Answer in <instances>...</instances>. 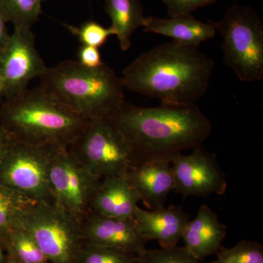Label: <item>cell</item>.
<instances>
[{
    "instance_id": "1",
    "label": "cell",
    "mask_w": 263,
    "mask_h": 263,
    "mask_svg": "<svg viewBox=\"0 0 263 263\" xmlns=\"http://www.w3.org/2000/svg\"><path fill=\"white\" fill-rule=\"evenodd\" d=\"M214 66L199 46L171 41L142 53L121 78L124 88L162 105L188 106L206 93Z\"/></svg>"
},
{
    "instance_id": "2",
    "label": "cell",
    "mask_w": 263,
    "mask_h": 263,
    "mask_svg": "<svg viewBox=\"0 0 263 263\" xmlns=\"http://www.w3.org/2000/svg\"><path fill=\"white\" fill-rule=\"evenodd\" d=\"M108 119L127 142L136 164L171 161L183 151L202 146L212 131V122L196 104L146 108L124 101Z\"/></svg>"
},
{
    "instance_id": "3",
    "label": "cell",
    "mask_w": 263,
    "mask_h": 263,
    "mask_svg": "<svg viewBox=\"0 0 263 263\" xmlns=\"http://www.w3.org/2000/svg\"><path fill=\"white\" fill-rule=\"evenodd\" d=\"M1 127L13 141L67 148L88 121L41 86L8 99L0 110Z\"/></svg>"
},
{
    "instance_id": "4",
    "label": "cell",
    "mask_w": 263,
    "mask_h": 263,
    "mask_svg": "<svg viewBox=\"0 0 263 263\" xmlns=\"http://www.w3.org/2000/svg\"><path fill=\"white\" fill-rule=\"evenodd\" d=\"M40 79L41 88L87 121L110 117L125 101L122 78L105 62L89 68L67 60L47 67Z\"/></svg>"
},
{
    "instance_id": "5",
    "label": "cell",
    "mask_w": 263,
    "mask_h": 263,
    "mask_svg": "<svg viewBox=\"0 0 263 263\" xmlns=\"http://www.w3.org/2000/svg\"><path fill=\"white\" fill-rule=\"evenodd\" d=\"M222 37L224 65L243 82L263 80V23L249 5L235 4L224 18L211 22Z\"/></svg>"
},
{
    "instance_id": "6",
    "label": "cell",
    "mask_w": 263,
    "mask_h": 263,
    "mask_svg": "<svg viewBox=\"0 0 263 263\" xmlns=\"http://www.w3.org/2000/svg\"><path fill=\"white\" fill-rule=\"evenodd\" d=\"M67 148L100 179L126 177L136 164L130 147L108 118L88 121Z\"/></svg>"
},
{
    "instance_id": "7",
    "label": "cell",
    "mask_w": 263,
    "mask_h": 263,
    "mask_svg": "<svg viewBox=\"0 0 263 263\" xmlns=\"http://www.w3.org/2000/svg\"><path fill=\"white\" fill-rule=\"evenodd\" d=\"M50 263H76L83 243L81 222L53 202H35L22 219Z\"/></svg>"
},
{
    "instance_id": "8",
    "label": "cell",
    "mask_w": 263,
    "mask_h": 263,
    "mask_svg": "<svg viewBox=\"0 0 263 263\" xmlns=\"http://www.w3.org/2000/svg\"><path fill=\"white\" fill-rule=\"evenodd\" d=\"M58 146L12 142L0 164V182L34 202H53L50 190V164Z\"/></svg>"
},
{
    "instance_id": "9",
    "label": "cell",
    "mask_w": 263,
    "mask_h": 263,
    "mask_svg": "<svg viewBox=\"0 0 263 263\" xmlns=\"http://www.w3.org/2000/svg\"><path fill=\"white\" fill-rule=\"evenodd\" d=\"M52 200L79 221L89 212L90 203L100 180L91 174L65 147H59L50 164Z\"/></svg>"
},
{
    "instance_id": "10",
    "label": "cell",
    "mask_w": 263,
    "mask_h": 263,
    "mask_svg": "<svg viewBox=\"0 0 263 263\" xmlns=\"http://www.w3.org/2000/svg\"><path fill=\"white\" fill-rule=\"evenodd\" d=\"M34 41L32 29H14L0 53L2 96L6 100L24 92L29 83L41 78L47 69Z\"/></svg>"
},
{
    "instance_id": "11",
    "label": "cell",
    "mask_w": 263,
    "mask_h": 263,
    "mask_svg": "<svg viewBox=\"0 0 263 263\" xmlns=\"http://www.w3.org/2000/svg\"><path fill=\"white\" fill-rule=\"evenodd\" d=\"M190 155L177 154L171 160L174 179V191L183 197L221 195L227 190L226 174L214 154L202 146L192 150Z\"/></svg>"
},
{
    "instance_id": "12",
    "label": "cell",
    "mask_w": 263,
    "mask_h": 263,
    "mask_svg": "<svg viewBox=\"0 0 263 263\" xmlns=\"http://www.w3.org/2000/svg\"><path fill=\"white\" fill-rule=\"evenodd\" d=\"M86 243L110 247L139 255L148 240L142 236L135 219L108 217L89 211L81 221Z\"/></svg>"
},
{
    "instance_id": "13",
    "label": "cell",
    "mask_w": 263,
    "mask_h": 263,
    "mask_svg": "<svg viewBox=\"0 0 263 263\" xmlns=\"http://www.w3.org/2000/svg\"><path fill=\"white\" fill-rule=\"evenodd\" d=\"M151 211L164 206L166 198L174 190L171 161L154 160L135 164L126 176Z\"/></svg>"
},
{
    "instance_id": "14",
    "label": "cell",
    "mask_w": 263,
    "mask_h": 263,
    "mask_svg": "<svg viewBox=\"0 0 263 263\" xmlns=\"http://www.w3.org/2000/svg\"><path fill=\"white\" fill-rule=\"evenodd\" d=\"M138 230L147 240H156L162 248L177 246L182 239L190 216L182 207L171 205L153 211L137 208L134 216Z\"/></svg>"
},
{
    "instance_id": "15",
    "label": "cell",
    "mask_w": 263,
    "mask_h": 263,
    "mask_svg": "<svg viewBox=\"0 0 263 263\" xmlns=\"http://www.w3.org/2000/svg\"><path fill=\"white\" fill-rule=\"evenodd\" d=\"M140 200L127 178H105L100 180L95 190L89 211L117 219H134Z\"/></svg>"
},
{
    "instance_id": "16",
    "label": "cell",
    "mask_w": 263,
    "mask_h": 263,
    "mask_svg": "<svg viewBox=\"0 0 263 263\" xmlns=\"http://www.w3.org/2000/svg\"><path fill=\"white\" fill-rule=\"evenodd\" d=\"M227 228L217 214L207 205H202L196 217L189 221L182 236L185 248L199 261L216 254L226 238Z\"/></svg>"
},
{
    "instance_id": "17",
    "label": "cell",
    "mask_w": 263,
    "mask_h": 263,
    "mask_svg": "<svg viewBox=\"0 0 263 263\" xmlns=\"http://www.w3.org/2000/svg\"><path fill=\"white\" fill-rule=\"evenodd\" d=\"M143 27L144 32L161 34L172 38L175 42L193 46H200L216 34L212 22L203 23L191 14L176 15L167 18L146 17Z\"/></svg>"
},
{
    "instance_id": "18",
    "label": "cell",
    "mask_w": 263,
    "mask_h": 263,
    "mask_svg": "<svg viewBox=\"0 0 263 263\" xmlns=\"http://www.w3.org/2000/svg\"><path fill=\"white\" fill-rule=\"evenodd\" d=\"M105 10L111 19V26L122 51L131 47L132 36L143 27L146 16L141 0H105Z\"/></svg>"
},
{
    "instance_id": "19",
    "label": "cell",
    "mask_w": 263,
    "mask_h": 263,
    "mask_svg": "<svg viewBox=\"0 0 263 263\" xmlns=\"http://www.w3.org/2000/svg\"><path fill=\"white\" fill-rule=\"evenodd\" d=\"M34 202L0 182V233L5 236L12 230L22 228L24 215Z\"/></svg>"
},
{
    "instance_id": "20",
    "label": "cell",
    "mask_w": 263,
    "mask_h": 263,
    "mask_svg": "<svg viewBox=\"0 0 263 263\" xmlns=\"http://www.w3.org/2000/svg\"><path fill=\"white\" fill-rule=\"evenodd\" d=\"M8 255L21 263H50L32 235L23 227L5 235Z\"/></svg>"
},
{
    "instance_id": "21",
    "label": "cell",
    "mask_w": 263,
    "mask_h": 263,
    "mask_svg": "<svg viewBox=\"0 0 263 263\" xmlns=\"http://www.w3.org/2000/svg\"><path fill=\"white\" fill-rule=\"evenodd\" d=\"M44 0H0L3 10L8 23L14 29H32L42 14Z\"/></svg>"
},
{
    "instance_id": "22",
    "label": "cell",
    "mask_w": 263,
    "mask_h": 263,
    "mask_svg": "<svg viewBox=\"0 0 263 263\" xmlns=\"http://www.w3.org/2000/svg\"><path fill=\"white\" fill-rule=\"evenodd\" d=\"M137 259L136 254L84 241L76 263H137Z\"/></svg>"
},
{
    "instance_id": "23",
    "label": "cell",
    "mask_w": 263,
    "mask_h": 263,
    "mask_svg": "<svg viewBox=\"0 0 263 263\" xmlns=\"http://www.w3.org/2000/svg\"><path fill=\"white\" fill-rule=\"evenodd\" d=\"M216 259L207 263H263V247L253 240H243L232 248H221Z\"/></svg>"
},
{
    "instance_id": "24",
    "label": "cell",
    "mask_w": 263,
    "mask_h": 263,
    "mask_svg": "<svg viewBox=\"0 0 263 263\" xmlns=\"http://www.w3.org/2000/svg\"><path fill=\"white\" fill-rule=\"evenodd\" d=\"M63 25L84 46L99 48L105 44L110 36L116 35L111 27H103L94 21L84 22L78 27L66 24Z\"/></svg>"
},
{
    "instance_id": "25",
    "label": "cell",
    "mask_w": 263,
    "mask_h": 263,
    "mask_svg": "<svg viewBox=\"0 0 263 263\" xmlns=\"http://www.w3.org/2000/svg\"><path fill=\"white\" fill-rule=\"evenodd\" d=\"M137 263H203L197 260L183 247L161 249H145L138 255Z\"/></svg>"
},
{
    "instance_id": "26",
    "label": "cell",
    "mask_w": 263,
    "mask_h": 263,
    "mask_svg": "<svg viewBox=\"0 0 263 263\" xmlns=\"http://www.w3.org/2000/svg\"><path fill=\"white\" fill-rule=\"evenodd\" d=\"M216 1L218 0H162L167 8L168 16L191 14L198 8L214 4Z\"/></svg>"
},
{
    "instance_id": "27",
    "label": "cell",
    "mask_w": 263,
    "mask_h": 263,
    "mask_svg": "<svg viewBox=\"0 0 263 263\" xmlns=\"http://www.w3.org/2000/svg\"><path fill=\"white\" fill-rule=\"evenodd\" d=\"M78 58L79 63L89 68H97L104 64L99 48L93 46L82 45L78 52Z\"/></svg>"
},
{
    "instance_id": "28",
    "label": "cell",
    "mask_w": 263,
    "mask_h": 263,
    "mask_svg": "<svg viewBox=\"0 0 263 263\" xmlns=\"http://www.w3.org/2000/svg\"><path fill=\"white\" fill-rule=\"evenodd\" d=\"M8 22L3 10L0 8V51L3 49L9 41L10 34L8 32Z\"/></svg>"
},
{
    "instance_id": "29",
    "label": "cell",
    "mask_w": 263,
    "mask_h": 263,
    "mask_svg": "<svg viewBox=\"0 0 263 263\" xmlns=\"http://www.w3.org/2000/svg\"><path fill=\"white\" fill-rule=\"evenodd\" d=\"M13 140L9 134L0 126V164L6 155Z\"/></svg>"
},
{
    "instance_id": "30",
    "label": "cell",
    "mask_w": 263,
    "mask_h": 263,
    "mask_svg": "<svg viewBox=\"0 0 263 263\" xmlns=\"http://www.w3.org/2000/svg\"><path fill=\"white\" fill-rule=\"evenodd\" d=\"M5 250L8 251V249L5 243V237L0 233V263L6 262L8 258V254H5Z\"/></svg>"
},
{
    "instance_id": "31",
    "label": "cell",
    "mask_w": 263,
    "mask_h": 263,
    "mask_svg": "<svg viewBox=\"0 0 263 263\" xmlns=\"http://www.w3.org/2000/svg\"><path fill=\"white\" fill-rule=\"evenodd\" d=\"M5 263H21L20 262H18L17 259H15V258H13V257H11V256L8 255V258L7 259L6 262Z\"/></svg>"
},
{
    "instance_id": "32",
    "label": "cell",
    "mask_w": 263,
    "mask_h": 263,
    "mask_svg": "<svg viewBox=\"0 0 263 263\" xmlns=\"http://www.w3.org/2000/svg\"><path fill=\"white\" fill-rule=\"evenodd\" d=\"M2 93H3V83H2L1 75H0V97L2 96Z\"/></svg>"
}]
</instances>
